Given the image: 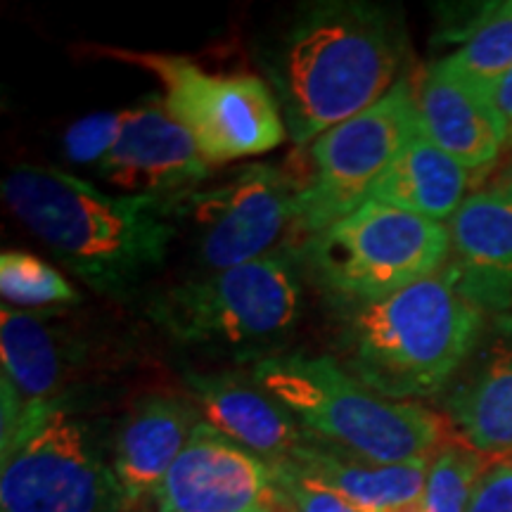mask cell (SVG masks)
I'll return each mask as SVG.
<instances>
[{"mask_svg": "<svg viewBox=\"0 0 512 512\" xmlns=\"http://www.w3.org/2000/svg\"><path fill=\"white\" fill-rule=\"evenodd\" d=\"M3 200L76 278L110 299L143 290L178 238L174 202L112 195L55 166L12 169Z\"/></svg>", "mask_w": 512, "mask_h": 512, "instance_id": "obj_1", "label": "cell"}, {"mask_svg": "<svg viewBox=\"0 0 512 512\" xmlns=\"http://www.w3.org/2000/svg\"><path fill=\"white\" fill-rule=\"evenodd\" d=\"M403 57L406 36L387 8L325 3L280 34L264 69L287 133L306 147L392 91Z\"/></svg>", "mask_w": 512, "mask_h": 512, "instance_id": "obj_2", "label": "cell"}, {"mask_svg": "<svg viewBox=\"0 0 512 512\" xmlns=\"http://www.w3.org/2000/svg\"><path fill=\"white\" fill-rule=\"evenodd\" d=\"M486 318L451 273L420 280L392 297L354 306L344 325L347 373L384 399L439 396L479 339Z\"/></svg>", "mask_w": 512, "mask_h": 512, "instance_id": "obj_3", "label": "cell"}, {"mask_svg": "<svg viewBox=\"0 0 512 512\" xmlns=\"http://www.w3.org/2000/svg\"><path fill=\"white\" fill-rule=\"evenodd\" d=\"M252 375L306 432L373 463L427 460L453 434L441 413L377 396L330 356L271 354Z\"/></svg>", "mask_w": 512, "mask_h": 512, "instance_id": "obj_4", "label": "cell"}, {"mask_svg": "<svg viewBox=\"0 0 512 512\" xmlns=\"http://www.w3.org/2000/svg\"><path fill=\"white\" fill-rule=\"evenodd\" d=\"M302 304V283L292 261L268 254L169 287L150 304V318L185 347L249 356L290 335Z\"/></svg>", "mask_w": 512, "mask_h": 512, "instance_id": "obj_5", "label": "cell"}, {"mask_svg": "<svg viewBox=\"0 0 512 512\" xmlns=\"http://www.w3.org/2000/svg\"><path fill=\"white\" fill-rule=\"evenodd\" d=\"M0 463V512H128L105 434L69 396L38 408Z\"/></svg>", "mask_w": 512, "mask_h": 512, "instance_id": "obj_6", "label": "cell"}, {"mask_svg": "<svg viewBox=\"0 0 512 512\" xmlns=\"http://www.w3.org/2000/svg\"><path fill=\"white\" fill-rule=\"evenodd\" d=\"M304 256L325 292L363 306L439 273L448 259V228L370 200L309 238Z\"/></svg>", "mask_w": 512, "mask_h": 512, "instance_id": "obj_7", "label": "cell"}, {"mask_svg": "<svg viewBox=\"0 0 512 512\" xmlns=\"http://www.w3.org/2000/svg\"><path fill=\"white\" fill-rule=\"evenodd\" d=\"M100 55L143 67L164 88V107L207 164L256 157L283 143L287 128L271 86L254 74H214L188 57L98 46Z\"/></svg>", "mask_w": 512, "mask_h": 512, "instance_id": "obj_8", "label": "cell"}, {"mask_svg": "<svg viewBox=\"0 0 512 512\" xmlns=\"http://www.w3.org/2000/svg\"><path fill=\"white\" fill-rule=\"evenodd\" d=\"M420 131L413 83L401 76L380 102L332 126L309 145L297 176V233H323L366 204L373 183Z\"/></svg>", "mask_w": 512, "mask_h": 512, "instance_id": "obj_9", "label": "cell"}, {"mask_svg": "<svg viewBox=\"0 0 512 512\" xmlns=\"http://www.w3.org/2000/svg\"><path fill=\"white\" fill-rule=\"evenodd\" d=\"M297 176L271 164H245L174 204L178 238L188 240L202 275L264 259L297 230Z\"/></svg>", "mask_w": 512, "mask_h": 512, "instance_id": "obj_10", "label": "cell"}, {"mask_svg": "<svg viewBox=\"0 0 512 512\" xmlns=\"http://www.w3.org/2000/svg\"><path fill=\"white\" fill-rule=\"evenodd\" d=\"M152 498L157 512H294L271 465L204 418Z\"/></svg>", "mask_w": 512, "mask_h": 512, "instance_id": "obj_11", "label": "cell"}, {"mask_svg": "<svg viewBox=\"0 0 512 512\" xmlns=\"http://www.w3.org/2000/svg\"><path fill=\"white\" fill-rule=\"evenodd\" d=\"M98 174L121 195L176 204L207 183L209 164L164 100L147 98L126 110L121 136Z\"/></svg>", "mask_w": 512, "mask_h": 512, "instance_id": "obj_12", "label": "cell"}, {"mask_svg": "<svg viewBox=\"0 0 512 512\" xmlns=\"http://www.w3.org/2000/svg\"><path fill=\"white\" fill-rule=\"evenodd\" d=\"M439 406L463 444L482 456H512V313L486 318Z\"/></svg>", "mask_w": 512, "mask_h": 512, "instance_id": "obj_13", "label": "cell"}, {"mask_svg": "<svg viewBox=\"0 0 512 512\" xmlns=\"http://www.w3.org/2000/svg\"><path fill=\"white\" fill-rule=\"evenodd\" d=\"M444 268L489 316L512 313V166L465 197L448 221Z\"/></svg>", "mask_w": 512, "mask_h": 512, "instance_id": "obj_14", "label": "cell"}, {"mask_svg": "<svg viewBox=\"0 0 512 512\" xmlns=\"http://www.w3.org/2000/svg\"><path fill=\"white\" fill-rule=\"evenodd\" d=\"M413 100L420 131L470 174H482L496 162L508 126L489 93L439 60L413 83Z\"/></svg>", "mask_w": 512, "mask_h": 512, "instance_id": "obj_15", "label": "cell"}, {"mask_svg": "<svg viewBox=\"0 0 512 512\" xmlns=\"http://www.w3.org/2000/svg\"><path fill=\"white\" fill-rule=\"evenodd\" d=\"M67 349L46 318L3 306L0 311V446L38 408L67 399Z\"/></svg>", "mask_w": 512, "mask_h": 512, "instance_id": "obj_16", "label": "cell"}, {"mask_svg": "<svg viewBox=\"0 0 512 512\" xmlns=\"http://www.w3.org/2000/svg\"><path fill=\"white\" fill-rule=\"evenodd\" d=\"M188 389L204 420L268 465L283 463L309 432L259 382L235 373H190Z\"/></svg>", "mask_w": 512, "mask_h": 512, "instance_id": "obj_17", "label": "cell"}, {"mask_svg": "<svg viewBox=\"0 0 512 512\" xmlns=\"http://www.w3.org/2000/svg\"><path fill=\"white\" fill-rule=\"evenodd\" d=\"M200 420L195 406L178 396L147 394L133 403L112 448L126 510L157 494Z\"/></svg>", "mask_w": 512, "mask_h": 512, "instance_id": "obj_18", "label": "cell"}, {"mask_svg": "<svg viewBox=\"0 0 512 512\" xmlns=\"http://www.w3.org/2000/svg\"><path fill=\"white\" fill-rule=\"evenodd\" d=\"M430 460L380 465L309 432L304 444L283 463H290L302 475L335 489L361 510L394 512L420 503Z\"/></svg>", "mask_w": 512, "mask_h": 512, "instance_id": "obj_19", "label": "cell"}, {"mask_svg": "<svg viewBox=\"0 0 512 512\" xmlns=\"http://www.w3.org/2000/svg\"><path fill=\"white\" fill-rule=\"evenodd\" d=\"M470 181L472 174L463 164L418 131L373 183L366 202H382L437 223L451 221Z\"/></svg>", "mask_w": 512, "mask_h": 512, "instance_id": "obj_20", "label": "cell"}, {"mask_svg": "<svg viewBox=\"0 0 512 512\" xmlns=\"http://www.w3.org/2000/svg\"><path fill=\"white\" fill-rule=\"evenodd\" d=\"M446 38L460 41V46L444 62L491 95V88L512 69V0L479 5L475 15Z\"/></svg>", "mask_w": 512, "mask_h": 512, "instance_id": "obj_21", "label": "cell"}, {"mask_svg": "<svg viewBox=\"0 0 512 512\" xmlns=\"http://www.w3.org/2000/svg\"><path fill=\"white\" fill-rule=\"evenodd\" d=\"M484 472L486 456L456 437L444 441L430 460L420 512H467Z\"/></svg>", "mask_w": 512, "mask_h": 512, "instance_id": "obj_22", "label": "cell"}, {"mask_svg": "<svg viewBox=\"0 0 512 512\" xmlns=\"http://www.w3.org/2000/svg\"><path fill=\"white\" fill-rule=\"evenodd\" d=\"M0 292L17 306H67L79 304L81 294L60 271L38 256L19 249L0 254Z\"/></svg>", "mask_w": 512, "mask_h": 512, "instance_id": "obj_23", "label": "cell"}, {"mask_svg": "<svg viewBox=\"0 0 512 512\" xmlns=\"http://www.w3.org/2000/svg\"><path fill=\"white\" fill-rule=\"evenodd\" d=\"M126 124L124 112L88 114L64 133V155L74 164H98L112 152Z\"/></svg>", "mask_w": 512, "mask_h": 512, "instance_id": "obj_24", "label": "cell"}, {"mask_svg": "<svg viewBox=\"0 0 512 512\" xmlns=\"http://www.w3.org/2000/svg\"><path fill=\"white\" fill-rule=\"evenodd\" d=\"M271 470L275 486L283 491L294 512H366L330 486L294 470L290 463H275Z\"/></svg>", "mask_w": 512, "mask_h": 512, "instance_id": "obj_25", "label": "cell"}, {"mask_svg": "<svg viewBox=\"0 0 512 512\" xmlns=\"http://www.w3.org/2000/svg\"><path fill=\"white\" fill-rule=\"evenodd\" d=\"M467 512H512V456L486 467Z\"/></svg>", "mask_w": 512, "mask_h": 512, "instance_id": "obj_26", "label": "cell"}, {"mask_svg": "<svg viewBox=\"0 0 512 512\" xmlns=\"http://www.w3.org/2000/svg\"><path fill=\"white\" fill-rule=\"evenodd\" d=\"M491 100H494L498 114H501L508 131L512 128V69L501 81L491 88Z\"/></svg>", "mask_w": 512, "mask_h": 512, "instance_id": "obj_27", "label": "cell"}, {"mask_svg": "<svg viewBox=\"0 0 512 512\" xmlns=\"http://www.w3.org/2000/svg\"><path fill=\"white\" fill-rule=\"evenodd\" d=\"M505 147H512V128L508 131V140H505Z\"/></svg>", "mask_w": 512, "mask_h": 512, "instance_id": "obj_28", "label": "cell"}]
</instances>
